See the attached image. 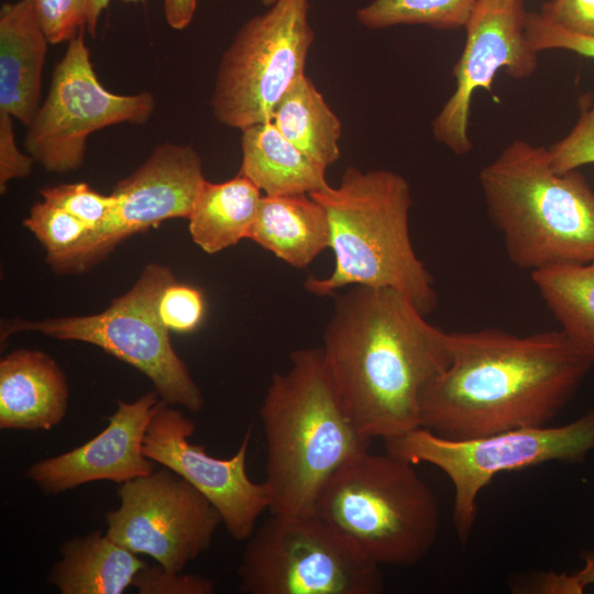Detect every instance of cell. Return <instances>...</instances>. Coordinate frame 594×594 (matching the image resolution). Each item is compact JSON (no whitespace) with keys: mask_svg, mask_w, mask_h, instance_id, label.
Segmentation results:
<instances>
[{"mask_svg":"<svg viewBox=\"0 0 594 594\" xmlns=\"http://www.w3.org/2000/svg\"><path fill=\"white\" fill-rule=\"evenodd\" d=\"M476 0H374L356 16L369 29L426 24L439 30L465 28Z\"/></svg>","mask_w":594,"mask_h":594,"instance_id":"obj_25","label":"cell"},{"mask_svg":"<svg viewBox=\"0 0 594 594\" xmlns=\"http://www.w3.org/2000/svg\"><path fill=\"white\" fill-rule=\"evenodd\" d=\"M174 282L169 267L150 263L134 285L102 312L40 321L12 319L1 324V345L10 336L29 331L94 344L147 376L165 404L198 413L205 403L202 393L158 316L161 295Z\"/></svg>","mask_w":594,"mask_h":594,"instance_id":"obj_8","label":"cell"},{"mask_svg":"<svg viewBox=\"0 0 594 594\" xmlns=\"http://www.w3.org/2000/svg\"><path fill=\"white\" fill-rule=\"evenodd\" d=\"M120 505L105 515L106 535L167 571L183 572L209 549L222 518L189 482L168 468L120 484Z\"/></svg>","mask_w":594,"mask_h":594,"instance_id":"obj_12","label":"cell"},{"mask_svg":"<svg viewBox=\"0 0 594 594\" xmlns=\"http://www.w3.org/2000/svg\"><path fill=\"white\" fill-rule=\"evenodd\" d=\"M84 32L68 42L54 69L50 91L28 125L25 150L51 173L78 169L92 132L123 122L144 123L155 109L148 91L118 95L101 85Z\"/></svg>","mask_w":594,"mask_h":594,"instance_id":"obj_11","label":"cell"},{"mask_svg":"<svg viewBox=\"0 0 594 594\" xmlns=\"http://www.w3.org/2000/svg\"><path fill=\"white\" fill-rule=\"evenodd\" d=\"M242 131L240 173L266 196L310 195L329 184L326 168L290 141L272 121Z\"/></svg>","mask_w":594,"mask_h":594,"instance_id":"obj_20","label":"cell"},{"mask_svg":"<svg viewBox=\"0 0 594 594\" xmlns=\"http://www.w3.org/2000/svg\"><path fill=\"white\" fill-rule=\"evenodd\" d=\"M525 35L537 53L543 50H566L594 58V36L563 30L543 19L540 13H527Z\"/></svg>","mask_w":594,"mask_h":594,"instance_id":"obj_32","label":"cell"},{"mask_svg":"<svg viewBox=\"0 0 594 594\" xmlns=\"http://www.w3.org/2000/svg\"><path fill=\"white\" fill-rule=\"evenodd\" d=\"M194 431L193 420L161 402L144 436L143 451L196 487L219 512L230 536L245 540L270 506L265 484L253 482L246 472L251 431L228 459L212 457L202 446L191 443Z\"/></svg>","mask_w":594,"mask_h":594,"instance_id":"obj_14","label":"cell"},{"mask_svg":"<svg viewBox=\"0 0 594 594\" xmlns=\"http://www.w3.org/2000/svg\"><path fill=\"white\" fill-rule=\"evenodd\" d=\"M550 166L566 173L594 163V105L582 111L569 134L548 148Z\"/></svg>","mask_w":594,"mask_h":594,"instance_id":"obj_29","label":"cell"},{"mask_svg":"<svg viewBox=\"0 0 594 594\" xmlns=\"http://www.w3.org/2000/svg\"><path fill=\"white\" fill-rule=\"evenodd\" d=\"M110 0H86V30L90 35H95L101 12L108 6ZM128 2H138L144 0H123Z\"/></svg>","mask_w":594,"mask_h":594,"instance_id":"obj_36","label":"cell"},{"mask_svg":"<svg viewBox=\"0 0 594 594\" xmlns=\"http://www.w3.org/2000/svg\"><path fill=\"white\" fill-rule=\"evenodd\" d=\"M23 226L45 248L46 262L54 271L81 246L90 232L79 219L44 199L32 206Z\"/></svg>","mask_w":594,"mask_h":594,"instance_id":"obj_26","label":"cell"},{"mask_svg":"<svg viewBox=\"0 0 594 594\" xmlns=\"http://www.w3.org/2000/svg\"><path fill=\"white\" fill-rule=\"evenodd\" d=\"M387 452L441 470L454 490L453 524L466 544L477 517V497L498 474L542 463L582 462L594 449V409L563 426L522 427L454 440L418 427L384 440Z\"/></svg>","mask_w":594,"mask_h":594,"instance_id":"obj_7","label":"cell"},{"mask_svg":"<svg viewBox=\"0 0 594 594\" xmlns=\"http://www.w3.org/2000/svg\"><path fill=\"white\" fill-rule=\"evenodd\" d=\"M238 566L245 594H377L381 566L315 513L271 514Z\"/></svg>","mask_w":594,"mask_h":594,"instance_id":"obj_9","label":"cell"},{"mask_svg":"<svg viewBox=\"0 0 594 594\" xmlns=\"http://www.w3.org/2000/svg\"><path fill=\"white\" fill-rule=\"evenodd\" d=\"M573 348L594 364V260L530 273Z\"/></svg>","mask_w":594,"mask_h":594,"instance_id":"obj_24","label":"cell"},{"mask_svg":"<svg viewBox=\"0 0 594 594\" xmlns=\"http://www.w3.org/2000/svg\"><path fill=\"white\" fill-rule=\"evenodd\" d=\"M271 121L288 141L324 167L339 160L341 121L306 75L283 95Z\"/></svg>","mask_w":594,"mask_h":594,"instance_id":"obj_23","label":"cell"},{"mask_svg":"<svg viewBox=\"0 0 594 594\" xmlns=\"http://www.w3.org/2000/svg\"><path fill=\"white\" fill-rule=\"evenodd\" d=\"M480 184L515 266L532 273L594 260V190L576 169L556 173L548 148L512 142Z\"/></svg>","mask_w":594,"mask_h":594,"instance_id":"obj_5","label":"cell"},{"mask_svg":"<svg viewBox=\"0 0 594 594\" xmlns=\"http://www.w3.org/2000/svg\"><path fill=\"white\" fill-rule=\"evenodd\" d=\"M310 196L327 212L334 268L328 277H309L307 292L324 297L358 285L388 287L405 294L424 315L435 309L433 278L410 239L413 199L402 175L348 167L339 186Z\"/></svg>","mask_w":594,"mask_h":594,"instance_id":"obj_4","label":"cell"},{"mask_svg":"<svg viewBox=\"0 0 594 594\" xmlns=\"http://www.w3.org/2000/svg\"><path fill=\"white\" fill-rule=\"evenodd\" d=\"M206 312V302L200 289L178 284H169L161 295L158 316L164 326L178 333L196 330Z\"/></svg>","mask_w":594,"mask_h":594,"instance_id":"obj_28","label":"cell"},{"mask_svg":"<svg viewBox=\"0 0 594 594\" xmlns=\"http://www.w3.org/2000/svg\"><path fill=\"white\" fill-rule=\"evenodd\" d=\"M402 292L351 286L338 295L321 346L345 411L366 438L420 427L426 387L451 360L450 332Z\"/></svg>","mask_w":594,"mask_h":594,"instance_id":"obj_2","label":"cell"},{"mask_svg":"<svg viewBox=\"0 0 594 594\" xmlns=\"http://www.w3.org/2000/svg\"><path fill=\"white\" fill-rule=\"evenodd\" d=\"M34 162L16 145L12 117L0 112V191H7L10 180L28 177Z\"/></svg>","mask_w":594,"mask_h":594,"instance_id":"obj_34","label":"cell"},{"mask_svg":"<svg viewBox=\"0 0 594 594\" xmlns=\"http://www.w3.org/2000/svg\"><path fill=\"white\" fill-rule=\"evenodd\" d=\"M289 359L260 409L270 514L314 513L329 477L372 441L345 411L322 348L295 350Z\"/></svg>","mask_w":594,"mask_h":594,"instance_id":"obj_3","label":"cell"},{"mask_svg":"<svg viewBox=\"0 0 594 594\" xmlns=\"http://www.w3.org/2000/svg\"><path fill=\"white\" fill-rule=\"evenodd\" d=\"M450 350L422 393L420 427L454 440L549 425L593 365L561 330L450 332Z\"/></svg>","mask_w":594,"mask_h":594,"instance_id":"obj_1","label":"cell"},{"mask_svg":"<svg viewBox=\"0 0 594 594\" xmlns=\"http://www.w3.org/2000/svg\"><path fill=\"white\" fill-rule=\"evenodd\" d=\"M42 198L79 219L90 231L102 227L116 207V198L101 195L85 183L62 184L40 190Z\"/></svg>","mask_w":594,"mask_h":594,"instance_id":"obj_27","label":"cell"},{"mask_svg":"<svg viewBox=\"0 0 594 594\" xmlns=\"http://www.w3.org/2000/svg\"><path fill=\"white\" fill-rule=\"evenodd\" d=\"M132 586L140 594H211L216 581L197 574L167 571L156 562L145 564L136 573Z\"/></svg>","mask_w":594,"mask_h":594,"instance_id":"obj_31","label":"cell"},{"mask_svg":"<svg viewBox=\"0 0 594 594\" xmlns=\"http://www.w3.org/2000/svg\"><path fill=\"white\" fill-rule=\"evenodd\" d=\"M263 4L265 6H272L274 4L275 2H277L278 0H261Z\"/></svg>","mask_w":594,"mask_h":594,"instance_id":"obj_37","label":"cell"},{"mask_svg":"<svg viewBox=\"0 0 594 594\" xmlns=\"http://www.w3.org/2000/svg\"><path fill=\"white\" fill-rule=\"evenodd\" d=\"M158 397L150 392L132 403L119 400L101 432L73 450L33 463L25 476L45 494L57 495L90 482L122 484L151 474L154 462L145 455L143 441L161 404Z\"/></svg>","mask_w":594,"mask_h":594,"instance_id":"obj_16","label":"cell"},{"mask_svg":"<svg viewBox=\"0 0 594 594\" xmlns=\"http://www.w3.org/2000/svg\"><path fill=\"white\" fill-rule=\"evenodd\" d=\"M47 36L31 0L0 10V112L26 127L38 107Z\"/></svg>","mask_w":594,"mask_h":594,"instance_id":"obj_18","label":"cell"},{"mask_svg":"<svg viewBox=\"0 0 594 594\" xmlns=\"http://www.w3.org/2000/svg\"><path fill=\"white\" fill-rule=\"evenodd\" d=\"M307 0H278L248 20L223 53L210 105L222 124L243 130L271 121L288 88L305 75L315 33Z\"/></svg>","mask_w":594,"mask_h":594,"instance_id":"obj_10","label":"cell"},{"mask_svg":"<svg viewBox=\"0 0 594 594\" xmlns=\"http://www.w3.org/2000/svg\"><path fill=\"white\" fill-rule=\"evenodd\" d=\"M414 466L387 451L367 450L329 477L314 513L377 565L417 564L437 540L440 507Z\"/></svg>","mask_w":594,"mask_h":594,"instance_id":"obj_6","label":"cell"},{"mask_svg":"<svg viewBox=\"0 0 594 594\" xmlns=\"http://www.w3.org/2000/svg\"><path fill=\"white\" fill-rule=\"evenodd\" d=\"M204 182L202 162L193 146L157 145L135 172L117 184L109 219L89 232L57 273L86 272L127 238L168 219L188 218Z\"/></svg>","mask_w":594,"mask_h":594,"instance_id":"obj_13","label":"cell"},{"mask_svg":"<svg viewBox=\"0 0 594 594\" xmlns=\"http://www.w3.org/2000/svg\"><path fill=\"white\" fill-rule=\"evenodd\" d=\"M521 0H476L466 29V41L454 66L455 90L432 122L437 141L454 154L470 152L469 114L479 88L492 91L496 73L504 68L514 78L530 76L538 66L537 52L525 35Z\"/></svg>","mask_w":594,"mask_h":594,"instance_id":"obj_15","label":"cell"},{"mask_svg":"<svg viewBox=\"0 0 594 594\" xmlns=\"http://www.w3.org/2000/svg\"><path fill=\"white\" fill-rule=\"evenodd\" d=\"M197 0H164V15L168 25L175 30H183L193 20Z\"/></svg>","mask_w":594,"mask_h":594,"instance_id":"obj_35","label":"cell"},{"mask_svg":"<svg viewBox=\"0 0 594 594\" xmlns=\"http://www.w3.org/2000/svg\"><path fill=\"white\" fill-rule=\"evenodd\" d=\"M540 15L552 24L583 36H594V0H552Z\"/></svg>","mask_w":594,"mask_h":594,"instance_id":"obj_33","label":"cell"},{"mask_svg":"<svg viewBox=\"0 0 594 594\" xmlns=\"http://www.w3.org/2000/svg\"><path fill=\"white\" fill-rule=\"evenodd\" d=\"M51 44L69 42L86 30V0H31Z\"/></svg>","mask_w":594,"mask_h":594,"instance_id":"obj_30","label":"cell"},{"mask_svg":"<svg viewBox=\"0 0 594 594\" xmlns=\"http://www.w3.org/2000/svg\"><path fill=\"white\" fill-rule=\"evenodd\" d=\"M248 239L302 268L330 246L327 212L310 195H263Z\"/></svg>","mask_w":594,"mask_h":594,"instance_id":"obj_19","label":"cell"},{"mask_svg":"<svg viewBox=\"0 0 594 594\" xmlns=\"http://www.w3.org/2000/svg\"><path fill=\"white\" fill-rule=\"evenodd\" d=\"M262 197L241 174L222 183L205 179L187 218L193 241L204 252L215 254L248 239Z\"/></svg>","mask_w":594,"mask_h":594,"instance_id":"obj_22","label":"cell"},{"mask_svg":"<svg viewBox=\"0 0 594 594\" xmlns=\"http://www.w3.org/2000/svg\"><path fill=\"white\" fill-rule=\"evenodd\" d=\"M67 378L46 353L18 349L0 361V428L51 430L68 408Z\"/></svg>","mask_w":594,"mask_h":594,"instance_id":"obj_17","label":"cell"},{"mask_svg":"<svg viewBox=\"0 0 594 594\" xmlns=\"http://www.w3.org/2000/svg\"><path fill=\"white\" fill-rule=\"evenodd\" d=\"M58 551L46 581L61 594H122L146 564L100 530L73 537Z\"/></svg>","mask_w":594,"mask_h":594,"instance_id":"obj_21","label":"cell"}]
</instances>
